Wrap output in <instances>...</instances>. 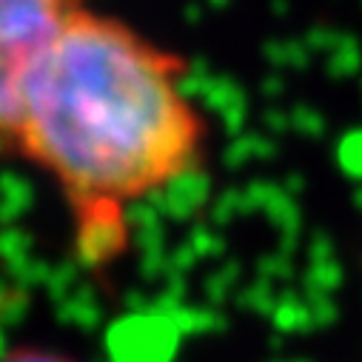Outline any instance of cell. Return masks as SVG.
I'll list each match as a JSON object with an SVG mask.
<instances>
[{
	"label": "cell",
	"mask_w": 362,
	"mask_h": 362,
	"mask_svg": "<svg viewBox=\"0 0 362 362\" xmlns=\"http://www.w3.org/2000/svg\"><path fill=\"white\" fill-rule=\"evenodd\" d=\"M183 83V54L88 4L37 54L12 146L63 194L86 268L115 265L132 206L203 163L209 123Z\"/></svg>",
	"instance_id": "cell-1"
},
{
	"label": "cell",
	"mask_w": 362,
	"mask_h": 362,
	"mask_svg": "<svg viewBox=\"0 0 362 362\" xmlns=\"http://www.w3.org/2000/svg\"><path fill=\"white\" fill-rule=\"evenodd\" d=\"M88 0H0V146H12L26 77L60 29Z\"/></svg>",
	"instance_id": "cell-2"
},
{
	"label": "cell",
	"mask_w": 362,
	"mask_h": 362,
	"mask_svg": "<svg viewBox=\"0 0 362 362\" xmlns=\"http://www.w3.org/2000/svg\"><path fill=\"white\" fill-rule=\"evenodd\" d=\"M0 362H80V359L71 354L54 351V348H43V345H18L0 356Z\"/></svg>",
	"instance_id": "cell-3"
}]
</instances>
